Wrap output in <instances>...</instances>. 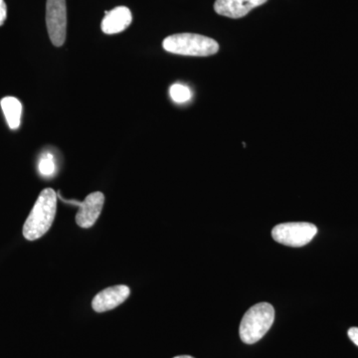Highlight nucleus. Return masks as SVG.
I'll use <instances>...</instances> for the list:
<instances>
[{
    "label": "nucleus",
    "instance_id": "f257e3e1",
    "mask_svg": "<svg viewBox=\"0 0 358 358\" xmlns=\"http://www.w3.org/2000/svg\"><path fill=\"white\" fill-rule=\"evenodd\" d=\"M57 210V194L52 188L40 193L23 226V236L29 241L39 239L50 229Z\"/></svg>",
    "mask_w": 358,
    "mask_h": 358
},
{
    "label": "nucleus",
    "instance_id": "f03ea898",
    "mask_svg": "<svg viewBox=\"0 0 358 358\" xmlns=\"http://www.w3.org/2000/svg\"><path fill=\"white\" fill-rule=\"evenodd\" d=\"M162 47L169 53L195 57H206L219 51V44L215 40L193 33L171 35L164 40Z\"/></svg>",
    "mask_w": 358,
    "mask_h": 358
},
{
    "label": "nucleus",
    "instance_id": "7ed1b4c3",
    "mask_svg": "<svg viewBox=\"0 0 358 358\" xmlns=\"http://www.w3.org/2000/svg\"><path fill=\"white\" fill-rule=\"evenodd\" d=\"M275 320L274 307L259 303L249 308L240 324V338L247 345L258 343L268 333Z\"/></svg>",
    "mask_w": 358,
    "mask_h": 358
},
{
    "label": "nucleus",
    "instance_id": "20e7f679",
    "mask_svg": "<svg viewBox=\"0 0 358 358\" xmlns=\"http://www.w3.org/2000/svg\"><path fill=\"white\" fill-rule=\"evenodd\" d=\"M317 226L308 222L282 223L275 226L272 236L278 243L291 247H303L317 235Z\"/></svg>",
    "mask_w": 358,
    "mask_h": 358
},
{
    "label": "nucleus",
    "instance_id": "39448f33",
    "mask_svg": "<svg viewBox=\"0 0 358 358\" xmlns=\"http://www.w3.org/2000/svg\"><path fill=\"white\" fill-rule=\"evenodd\" d=\"M46 26L52 44L63 46L67 35V6L66 0H47Z\"/></svg>",
    "mask_w": 358,
    "mask_h": 358
},
{
    "label": "nucleus",
    "instance_id": "423d86ee",
    "mask_svg": "<svg viewBox=\"0 0 358 358\" xmlns=\"http://www.w3.org/2000/svg\"><path fill=\"white\" fill-rule=\"evenodd\" d=\"M131 294V289L124 285L109 287L96 294L92 301V307L96 313H105L122 305Z\"/></svg>",
    "mask_w": 358,
    "mask_h": 358
},
{
    "label": "nucleus",
    "instance_id": "0eeeda50",
    "mask_svg": "<svg viewBox=\"0 0 358 358\" xmlns=\"http://www.w3.org/2000/svg\"><path fill=\"white\" fill-rule=\"evenodd\" d=\"M105 203V195L102 192L91 193L80 202V209L76 215V223L81 228H91L98 220Z\"/></svg>",
    "mask_w": 358,
    "mask_h": 358
},
{
    "label": "nucleus",
    "instance_id": "6e6552de",
    "mask_svg": "<svg viewBox=\"0 0 358 358\" xmlns=\"http://www.w3.org/2000/svg\"><path fill=\"white\" fill-rule=\"evenodd\" d=\"M267 1L268 0H216L214 10L219 15L237 20L244 17L252 9L263 6Z\"/></svg>",
    "mask_w": 358,
    "mask_h": 358
},
{
    "label": "nucleus",
    "instance_id": "1a4fd4ad",
    "mask_svg": "<svg viewBox=\"0 0 358 358\" xmlns=\"http://www.w3.org/2000/svg\"><path fill=\"white\" fill-rule=\"evenodd\" d=\"M102 20V30L105 34H117L122 32L131 25L133 15L126 6H117L110 11H106Z\"/></svg>",
    "mask_w": 358,
    "mask_h": 358
},
{
    "label": "nucleus",
    "instance_id": "9d476101",
    "mask_svg": "<svg viewBox=\"0 0 358 358\" xmlns=\"http://www.w3.org/2000/svg\"><path fill=\"white\" fill-rule=\"evenodd\" d=\"M2 112L6 115L7 124L11 129H17L21 124L22 103L15 96H6L0 102Z\"/></svg>",
    "mask_w": 358,
    "mask_h": 358
},
{
    "label": "nucleus",
    "instance_id": "9b49d317",
    "mask_svg": "<svg viewBox=\"0 0 358 358\" xmlns=\"http://www.w3.org/2000/svg\"><path fill=\"white\" fill-rule=\"evenodd\" d=\"M38 171L43 176H53L56 171L55 160H54L53 155L46 152L40 157L38 162Z\"/></svg>",
    "mask_w": 358,
    "mask_h": 358
},
{
    "label": "nucleus",
    "instance_id": "f8f14e48",
    "mask_svg": "<svg viewBox=\"0 0 358 358\" xmlns=\"http://www.w3.org/2000/svg\"><path fill=\"white\" fill-rule=\"evenodd\" d=\"M171 99L176 103H185L192 99V91L186 86L180 84H174L169 90Z\"/></svg>",
    "mask_w": 358,
    "mask_h": 358
},
{
    "label": "nucleus",
    "instance_id": "ddd939ff",
    "mask_svg": "<svg viewBox=\"0 0 358 358\" xmlns=\"http://www.w3.org/2000/svg\"><path fill=\"white\" fill-rule=\"evenodd\" d=\"M7 18V6L4 0H0V26L3 25Z\"/></svg>",
    "mask_w": 358,
    "mask_h": 358
},
{
    "label": "nucleus",
    "instance_id": "4468645a",
    "mask_svg": "<svg viewBox=\"0 0 358 358\" xmlns=\"http://www.w3.org/2000/svg\"><path fill=\"white\" fill-rule=\"evenodd\" d=\"M348 334L350 341H352L355 345L358 346V327H352V329H348Z\"/></svg>",
    "mask_w": 358,
    "mask_h": 358
},
{
    "label": "nucleus",
    "instance_id": "2eb2a0df",
    "mask_svg": "<svg viewBox=\"0 0 358 358\" xmlns=\"http://www.w3.org/2000/svg\"><path fill=\"white\" fill-rule=\"evenodd\" d=\"M173 358H194L190 357V355H179V357H173Z\"/></svg>",
    "mask_w": 358,
    "mask_h": 358
}]
</instances>
